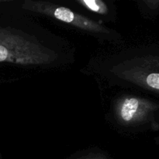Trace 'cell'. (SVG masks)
I'll list each match as a JSON object with an SVG mask.
<instances>
[{"mask_svg":"<svg viewBox=\"0 0 159 159\" xmlns=\"http://www.w3.org/2000/svg\"><path fill=\"white\" fill-rule=\"evenodd\" d=\"M57 57L54 51L40 44L35 38L0 27V62L40 65L52 63Z\"/></svg>","mask_w":159,"mask_h":159,"instance_id":"cell-1","label":"cell"},{"mask_svg":"<svg viewBox=\"0 0 159 159\" xmlns=\"http://www.w3.org/2000/svg\"><path fill=\"white\" fill-rule=\"evenodd\" d=\"M118 120L131 127L159 130V101L136 96H126L116 106Z\"/></svg>","mask_w":159,"mask_h":159,"instance_id":"cell-2","label":"cell"},{"mask_svg":"<svg viewBox=\"0 0 159 159\" xmlns=\"http://www.w3.org/2000/svg\"><path fill=\"white\" fill-rule=\"evenodd\" d=\"M26 10L49 16L57 20L74 26L79 29L99 34H110V30L89 17L76 13L74 11L63 6H57L48 2L27 0L23 4Z\"/></svg>","mask_w":159,"mask_h":159,"instance_id":"cell-3","label":"cell"},{"mask_svg":"<svg viewBox=\"0 0 159 159\" xmlns=\"http://www.w3.org/2000/svg\"><path fill=\"white\" fill-rule=\"evenodd\" d=\"M141 62L134 75V82L159 96V48L144 55Z\"/></svg>","mask_w":159,"mask_h":159,"instance_id":"cell-4","label":"cell"},{"mask_svg":"<svg viewBox=\"0 0 159 159\" xmlns=\"http://www.w3.org/2000/svg\"><path fill=\"white\" fill-rule=\"evenodd\" d=\"M76 2L87 9L96 13L101 15H106L108 13V7L107 4L101 0H78Z\"/></svg>","mask_w":159,"mask_h":159,"instance_id":"cell-5","label":"cell"},{"mask_svg":"<svg viewBox=\"0 0 159 159\" xmlns=\"http://www.w3.org/2000/svg\"><path fill=\"white\" fill-rule=\"evenodd\" d=\"M141 3L143 12L147 16L153 18L159 14V0H144Z\"/></svg>","mask_w":159,"mask_h":159,"instance_id":"cell-6","label":"cell"},{"mask_svg":"<svg viewBox=\"0 0 159 159\" xmlns=\"http://www.w3.org/2000/svg\"><path fill=\"white\" fill-rule=\"evenodd\" d=\"M79 159H108L102 154H91L87 156H84Z\"/></svg>","mask_w":159,"mask_h":159,"instance_id":"cell-7","label":"cell"}]
</instances>
